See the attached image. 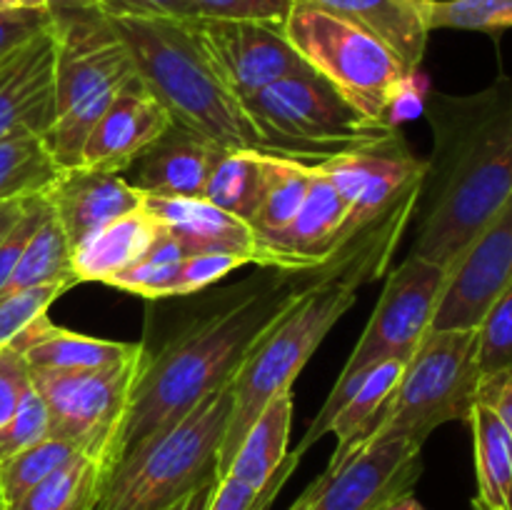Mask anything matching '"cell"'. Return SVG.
Listing matches in <instances>:
<instances>
[{
    "label": "cell",
    "instance_id": "6da1fadb",
    "mask_svg": "<svg viewBox=\"0 0 512 510\" xmlns=\"http://www.w3.org/2000/svg\"><path fill=\"white\" fill-rule=\"evenodd\" d=\"M425 160L410 253L453 265L512 195V78L470 95L430 93Z\"/></svg>",
    "mask_w": 512,
    "mask_h": 510
},
{
    "label": "cell",
    "instance_id": "7a4b0ae2",
    "mask_svg": "<svg viewBox=\"0 0 512 510\" xmlns=\"http://www.w3.org/2000/svg\"><path fill=\"white\" fill-rule=\"evenodd\" d=\"M420 188L405 195L393 210L345 240L333 258L315 268L288 313L250 350L233 380V413L218 455V478L228 470L245 430L265 405L293 390L295 378L353 308L358 290L388 273L400 238L413 223Z\"/></svg>",
    "mask_w": 512,
    "mask_h": 510
},
{
    "label": "cell",
    "instance_id": "3957f363",
    "mask_svg": "<svg viewBox=\"0 0 512 510\" xmlns=\"http://www.w3.org/2000/svg\"><path fill=\"white\" fill-rule=\"evenodd\" d=\"M310 273L278 270L275 278L245 285L238 298L190 323L155 353L145 348L115 460L235 380L250 350L303 293Z\"/></svg>",
    "mask_w": 512,
    "mask_h": 510
},
{
    "label": "cell",
    "instance_id": "277c9868",
    "mask_svg": "<svg viewBox=\"0 0 512 510\" xmlns=\"http://www.w3.org/2000/svg\"><path fill=\"white\" fill-rule=\"evenodd\" d=\"M110 18V15H108ZM150 93L173 123L223 148L265 153L238 95L205 50L193 18H110Z\"/></svg>",
    "mask_w": 512,
    "mask_h": 510
},
{
    "label": "cell",
    "instance_id": "5b68a950",
    "mask_svg": "<svg viewBox=\"0 0 512 510\" xmlns=\"http://www.w3.org/2000/svg\"><path fill=\"white\" fill-rule=\"evenodd\" d=\"M233 413V380L153 438L120 455L93 510H165L218 478V455Z\"/></svg>",
    "mask_w": 512,
    "mask_h": 510
},
{
    "label": "cell",
    "instance_id": "8992f818",
    "mask_svg": "<svg viewBox=\"0 0 512 510\" xmlns=\"http://www.w3.org/2000/svg\"><path fill=\"white\" fill-rule=\"evenodd\" d=\"M55 28L53 123L45 145L63 170L78 168L83 145L120 85L135 73L128 48L103 10H50Z\"/></svg>",
    "mask_w": 512,
    "mask_h": 510
},
{
    "label": "cell",
    "instance_id": "52a82bcc",
    "mask_svg": "<svg viewBox=\"0 0 512 510\" xmlns=\"http://www.w3.org/2000/svg\"><path fill=\"white\" fill-rule=\"evenodd\" d=\"M240 103L265 153L310 165L398 133L395 125L368 118L315 70L275 80Z\"/></svg>",
    "mask_w": 512,
    "mask_h": 510
},
{
    "label": "cell",
    "instance_id": "ba28073f",
    "mask_svg": "<svg viewBox=\"0 0 512 510\" xmlns=\"http://www.w3.org/2000/svg\"><path fill=\"white\" fill-rule=\"evenodd\" d=\"M450 268L423 255H405L403 263L388 275L378 305L360 335L358 345L350 353L348 363L340 370L333 390L325 398L323 408L310 423L308 433L303 435L295 453L303 458L323 435L330 433L335 413L340 405L353 395L355 378L365 370L375 368L385 360H400L408 363L430 333L433 315L443 298L445 283H448Z\"/></svg>",
    "mask_w": 512,
    "mask_h": 510
},
{
    "label": "cell",
    "instance_id": "9c48e42d",
    "mask_svg": "<svg viewBox=\"0 0 512 510\" xmlns=\"http://www.w3.org/2000/svg\"><path fill=\"white\" fill-rule=\"evenodd\" d=\"M478 390V330H430L405 363L363 445L380 438H408L425 445L440 425L468 420Z\"/></svg>",
    "mask_w": 512,
    "mask_h": 510
},
{
    "label": "cell",
    "instance_id": "30bf717a",
    "mask_svg": "<svg viewBox=\"0 0 512 510\" xmlns=\"http://www.w3.org/2000/svg\"><path fill=\"white\" fill-rule=\"evenodd\" d=\"M300 58L368 118L388 123L390 105L415 70L380 38L318 5L295 3L283 23Z\"/></svg>",
    "mask_w": 512,
    "mask_h": 510
},
{
    "label": "cell",
    "instance_id": "8fae6325",
    "mask_svg": "<svg viewBox=\"0 0 512 510\" xmlns=\"http://www.w3.org/2000/svg\"><path fill=\"white\" fill-rule=\"evenodd\" d=\"M145 350L123 365L83 373H30L50 415V435L113 468Z\"/></svg>",
    "mask_w": 512,
    "mask_h": 510
},
{
    "label": "cell",
    "instance_id": "7c38bea8",
    "mask_svg": "<svg viewBox=\"0 0 512 510\" xmlns=\"http://www.w3.org/2000/svg\"><path fill=\"white\" fill-rule=\"evenodd\" d=\"M423 475V445L408 438H380L328 465L290 510H380L415 495Z\"/></svg>",
    "mask_w": 512,
    "mask_h": 510
},
{
    "label": "cell",
    "instance_id": "4fadbf2b",
    "mask_svg": "<svg viewBox=\"0 0 512 510\" xmlns=\"http://www.w3.org/2000/svg\"><path fill=\"white\" fill-rule=\"evenodd\" d=\"M320 168L348 205L338 238V245H343L423 185L425 160L408 148L398 130L383 143L340 153L320 163Z\"/></svg>",
    "mask_w": 512,
    "mask_h": 510
},
{
    "label": "cell",
    "instance_id": "5bb4252c",
    "mask_svg": "<svg viewBox=\"0 0 512 510\" xmlns=\"http://www.w3.org/2000/svg\"><path fill=\"white\" fill-rule=\"evenodd\" d=\"M512 283V195L450 265L430 330L478 328L485 310Z\"/></svg>",
    "mask_w": 512,
    "mask_h": 510
},
{
    "label": "cell",
    "instance_id": "9a60e30c",
    "mask_svg": "<svg viewBox=\"0 0 512 510\" xmlns=\"http://www.w3.org/2000/svg\"><path fill=\"white\" fill-rule=\"evenodd\" d=\"M215 68L238 100L288 75L313 70L278 23L263 20L193 18Z\"/></svg>",
    "mask_w": 512,
    "mask_h": 510
},
{
    "label": "cell",
    "instance_id": "2e32d148",
    "mask_svg": "<svg viewBox=\"0 0 512 510\" xmlns=\"http://www.w3.org/2000/svg\"><path fill=\"white\" fill-rule=\"evenodd\" d=\"M143 205L148 213L178 240L185 255L225 253L238 255L248 265L300 273L288 258L265 243L248 220L218 208L205 198H160L145 195Z\"/></svg>",
    "mask_w": 512,
    "mask_h": 510
},
{
    "label": "cell",
    "instance_id": "e0dca14e",
    "mask_svg": "<svg viewBox=\"0 0 512 510\" xmlns=\"http://www.w3.org/2000/svg\"><path fill=\"white\" fill-rule=\"evenodd\" d=\"M173 125L165 105L138 73L130 75L83 145L78 168L123 175L125 168Z\"/></svg>",
    "mask_w": 512,
    "mask_h": 510
},
{
    "label": "cell",
    "instance_id": "ac0fdd59",
    "mask_svg": "<svg viewBox=\"0 0 512 510\" xmlns=\"http://www.w3.org/2000/svg\"><path fill=\"white\" fill-rule=\"evenodd\" d=\"M225 150L215 140L173 123L125 168L123 178L143 195L203 198L205 183Z\"/></svg>",
    "mask_w": 512,
    "mask_h": 510
},
{
    "label": "cell",
    "instance_id": "d6986e66",
    "mask_svg": "<svg viewBox=\"0 0 512 510\" xmlns=\"http://www.w3.org/2000/svg\"><path fill=\"white\" fill-rule=\"evenodd\" d=\"M53 95L55 28L50 23L0 70V140L20 133H48Z\"/></svg>",
    "mask_w": 512,
    "mask_h": 510
},
{
    "label": "cell",
    "instance_id": "ffe728a7",
    "mask_svg": "<svg viewBox=\"0 0 512 510\" xmlns=\"http://www.w3.org/2000/svg\"><path fill=\"white\" fill-rule=\"evenodd\" d=\"M45 200L63 225L70 248H75L103 225L130 210L143 208L145 195L118 173L70 168L55 180L53 188L45 193Z\"/></svg>",
    "mask_w": 512,
    "mask_h": 510
},
{
    "label": "cell",
    "instance_id": "44dd1931",
    "mask_svg": "<svg viewBox=\"0 0 512 510\" xmlns=\"http://www.w3.org/2000/svg\"><path fill=\"white\" fill-rule=\"evenodd\" d=\"M10 348L23 353L30 373H83L128 363L143 353L145 345L90 338L58 328L50 323L48 315H43Z\"/></svg>",
    "mask_w": 512,
    "mask_h": 510
},
{
    "label": "cell",
    "instance_id": "7402d4cb",
    "mask_svg": "<svg viewBox=\"0 0 512 510\" xmlns=\"http://www.w3.org/2000/svg\"><path fill=\"white\" fill-rule=\"evenodd\" d=\"M340 15L383 40L408 70H420L435 0H295Z\"/></svg>",
    "mask_w": 512,
    "mask_h": 510
},
{
    "label": "cell",
    "instance_id": "603a6c76",
    "mask_svg": "<svg viewBox=\"0 0 512 510\" xmlns=\"http://www.w3.org/2000/svg\"><path fill=\"white\" fill-rule=\"evenodd\" d=\"M345 215H348V205L340 198L338 188L325 175V170L315 165L298 215L288 225V230L275 240L273 248H278L295 265V270L320 268L340 248L338 238Z\"/></svg>",
    "mask_w": 512,
    "mask_h": 510
},
{
    "label": "cell",
    "instance_id": "cb8c5ba5",
    "mask_svg": "<svg viewBox=\"0 0 512 510\" xmlns=\"http://www.w3.org/2000/svg\"><path fill=\"white\" fill-rule=\"evenodd\" d=\"M160 233L163 225L148 213L145 205L120 215L75 245L70 253L75 280L108 285L115 275L143 258Z\"/></svg>",
    "mask_w": 512,
    "mask_h": 510
},
{
    "label": "cell",
    "instance_id": "d4e9b609",
    "mask_svg": "<svg viewBox=\"0 0 512 510\" xmlns=\"http://www.w3.org/2000/svg\"><path fill=\"white\" fill-rule=\"evenodd\" d=\"M290 423H293V390L278 395L263 408L255 423L245 430L228 470L220 478L263 488L288 458Z\"/></svg>",
    "mask_w": 512,
    "mask_h": 510
},
{
    "label": "cell",
    "instance_id": "484cf974",
    "mask_svg": "<svg viewBox=\"0 0 512 510\" xmlns=\"http://www.w3.org/2000/svg\"><path fill=\"white\" fill-rule=\"evenodd\" d=\"M403 368L405 363H400V360H385V363H378L375 368L365 370L355 378L358 383L353 385V395L340 405L333 423H330V433H335L338 445H335V453L328 465H338L340 460L353 455L363 445L380 408L398 385Z\"/></svg>",
    "mask_w": 512,
    "mask_h": 510
},
{
    "label": "cell",
    "instance_id": "4316f807",
    "mask_svg": "<svg viewBox=\"0 0 512 510\" xmlns=\"http://www.w3.org/2000/svg\"><path fill=\"white\" fill-rule=\"evenodd\" d=\"M473 430L475 475L478 495L475 498L493 510H512V438L505 425L495 418L488 405L475 400L468 420Z\"/></svg>",
    "mask_w": 512,
    "mask_h": 510
},
{
    "label": "cell",
    "instance_id": "83f0119b",
    "mask_svg": "<svg viewBox=\"0 0 512 510\" xmlns=\"http://www.w3.org/2000/svg\"><path fill=\"white\" fill-rule=\"evenodd\" d=\"M315 165L283 155H268V180L258 210L250 218L255 233L273 245L288 230L308 193ZM295 268V265H293Z\"/></svg>",
    "mask_w": 512,
    "mask_h": 510
},
{
    "label": "cell",
    "instance_id": "f1b7e54d",
    "mask_svg": "<svg viewBox=\"0 0 512 510\" xmlns=\"http://www.w3.org/2000/svg\"><path fill=\"white\" fill-rule=\"evenodd\" d=\"M268 155L250 148L225 150L205 183L203 198L250 223L268 180Z\"/></svg>",
    "mask_w": 512,
    "mask_h": 510
},
{
    "label": "cell",
    "instance_id": "f546056e",
    "mask_svg": "<svg viewBox=\"0 0 512 510\" xmlns=\"http://www.w3.org/2000/svg\"><path fill=\"white\" fill-rule=\"evenodd\" d=\"M60 175L63 168L48 150L43 135L20 133L0 140V205L45 195Z\"/></svg>",
    "mask_w": 512,
    "mask_h": 510
},
{
    "label": "cell",
    "instance_id": "4dcf8cb0",
    "mask_svg": "<svg viewBox=\"0 0 512 510\" xmlns=\"http://www.w3.org/2000/svg\"><path fill=\"white\" fill-rule=\"evenodd\" d=\"M70 253H73V248H70L63 225L55 218L53 210H48L25 243L8 290L35 288V285H68V288H73V285H78V280L73 275Z\"/></svg>",
    "mask_w": 512,
    "mask_h": 510
},
{
    "label": "cell",
    "instance_id": "1f68e13d",
    "mask_svg": "<svg viewBox=\"0 0 512 510\" xmlns=\"http://www.w3.org/2000/svg\"><path fill=\"white\" fill-rule=\"evenodd\" d=\"M108 468L93 455H78L35 485L10 510H93Z\"/></svg>",
    "mask_w": 512,
    "mask_h": 510
},
{
    "label": "cell",
    "instance_id": "d6a6232c",
    "mask_svg": "<svg viewBox=\"0 0 512 510\" xmlns=\"http://www.w3.org/2000/svg\"><path fill=\"white\" fill-rule=\"evenodd\" d=\"M78 455H85L78 445L48 435L40 443L3 460L0 463V495H3L5 510L13 508L25 493H30L35 485H40L45 478L65 468Z\"/></svg>",
    "mask_w": 512,
    "mask_h": 510
},
{
    "label": "cell",
    "instance_id": "836d02e7",
    "mask_svg": "<svg viewBox=\"0 0 512 510\" xmlns=\"http://www.w3.org/2000/svg\"><path fill=\"white\" fill-rule=\"evenodd\" d=\"M475 330L480 383L498 375H512V283L485 310Z\"/></svg>",
    "mask_w": 512,
    "mask_h": 510
},
{
    "label": "cell",
    "instance_id": "e575fe53",
    "mask_svg": "<svg viewBox=\"0 0 512 510\" xmlns=\"http://www.w3.org/2000/svg\"><path fill=\"white\" fill-rule=\"evenodd\" d=\"M430 28L500 33L512 28V0H435Z\"/></svg>",
    "mask_w": 512,
    "mask_h": 510
},
{
    "label": "cell",
    "instance_id": "d590c367",
    "mask_svg": "<svg viewBox=\"0 0 512 510\" xmlns=\"http://www.w3.org/2000/svg\"><path fill=\"white\" fill-rule=\"evenodd\" d=\"M68 290V285H35L0 295V350L10 348Z\"/></svg>",
    "mask_w": 512,
    "mask_h": 510
},
{
    "label": "cell",
    "instance_id": "8d00e7d4",
    "mask_svg": "<svg viewBox=\"0 0 512 510\" xmlns=\"http://www.w3.org/2000/svg\"><path fill=\"white\" fill-rule=\"evenodd\" d=\"M298 463L300 455L295 450L288 453V458L283 460V465L275 470L273 478L263 488H253V485L238 483L233 478H218L205 510H270L283 485L288 483L290 475L298 468Z\"/></svg>",
    "mask_w": 512,
    "mask_h": 510
},
{
    "label": "cell",
    "instance_id": "74e56055",
    "mask_svg": "<svg viewBox=\"0 0 512 510\" xmlns=\"http://www.w3.org/2000/svg\"><path fill=\"white\" fill-rule=\"evenodd\" d=\"M245 263L238 255L225 253H203V255H185L175 263L173 275L163 290V298H175V295H195L208 285L218 283L220 278L230 275L233 270L243 268Z\"/></svg>",
    "mask_w": 512,
    "mask_h": 510
},
{
    "label": "cell",
    "instance_id": "f35d334b",
    "mask_svg": "<svg viewBox=\"0 0 512 510\" xmlns=\"http://www.w3.org/2000/svg\"><path fill=\"white\" fill-rule=\"evenodd\" d=\"M50 435V415L45 408V400L40 398V393L33 388L25 393L23 403L18 405L13 415H10L8 423L0 425V463L13 455H18L20 450L30 448V445L40 443L43 438Z\"/></svg>",
    "mask_w": 512,
    "mask_h": 510
},
{
    "label": "cell",
    "instance_id": "ab89813d",
    "mask_svg": "<svg viewBox=\"0 0 512 510\" xmlns=\"http://www.w3.org/2000/svg\"><path fill=\"white\" fill-rule=\"evenodd\" d=\"M195 18L263 20L283 25L295 0H190Z\"/></svg>",
    "mask_w": 512,
    "mask_h": 510
},
{
    "label": "cell",
    "instance_id": "60d3db41",
    "mask_svg": "<svg viewBox=\"0 0 512 510\" xmlns=\"http://www.w3.org/2000/svg\"><path fill=\"white\" fill-rule=\"evenodd\" d=\"M50 23L53 15L48 10H0V70Z\"/></svg>",
    "mask_w": 512,
    "mask_h": 510
},
{
    "label": "cell",
    "instance_id": "b9f144b4",
    "mask_svg": "<svg viewBox=\"0 0 512 510\" xmlns=\"http://www.w3.org/2000/svg\"><path fill=\"white\" fill-rule=\"evenodd\" d=\"M50 210L45 195H35L25 205V213L20 215V220L15 223V228L5 235V240L0 243V295L8 290L10 280H13L15 268H18V260L23 255L25 243H28L30 235L35 233V228L40 225V220L45 218V213Z\"/></svg>",
    "mask_w": 512,
    "mask_h": 510
},
{
    "label": "cell",
    "instance_id": "7bdbcfd3",
    "mask_svg": "<svg viewBox=\"0 0 512 510\" xmlns=\"http://www.w3.org/2000/svg\"><path fill=\"white\" fill-rule=\"evenodd\" d=\"M30 388H33V375L23 353L15 348L0 350V425L8 423Z\"/></svg>",
    "mask_w": 512,
    "mask_h": 510
},
{
    "label": "cell",
    "instance_id": "ee69618b",
    "mask_svg": "<svg viewBox=\"0 0 512 510\" xmlns=\"http://www.w3.org/2000/svg\"><path fill=\"white\" fill-rule=\"evenodd\" d=\"M110 18H195L190 0H100Z\"/></svg>",
    "mask_w": 512,
    "mask_h": 510
},
{
    "label": "cell",
    "instance_id": "f6af8a7d",
    "mask_svg": "<svg viewBox=\"0 0 512 510\" xmlns=\"http://www.w3.org/2000/svg\"><path fill=\"white\" fill-rule=\"evenodd\" d=\"M478 403L488 405L512 438V375H498L480 383Z\"/></svg>",
    "mask_w": 512,
    "mask_h": 510
},
{
    "label": "cell",
    "instance_id": "bcb514c9",
    "mask_svg": "<svg viewBox=\"0 0 512 510\" xmlns=\"http://www.w3.org/2000/svg\"><path fill=\"white\" fill-rule=\"evenodd\" d=\"M215 483H218V478L210 480V483H205V485H200L198 490H193V493L185 495L183 500H178V503H173L170 508H165V510H205L208 508L210 495H213V490H215Z\"/></svg>",
    "mask_w": 512,
    "mask_h": 510
},
{
    "label": "cell",
    "instance_id": "7dc6e473",
    "mask_svg": "<svg viewBox=\"0 0 512 510\" xmlns=\"http://www.w3.org/2000/svg\"><path fill=\"white\" fill-rule=\"evenodd\" d=\"M30 198L23 200H8V203L0 205V243L5 240V235L15 228V223L20 220V215L25 213V205H28Z\"/></svg>",
    "mask_w": 512,
    "mask_h": 510
},
{
    "label": "cell",
    "instance_id": "c3c4849f",
    "mask_svg": "<svg viewBox=\"0 0 512 510\" xmlns=\"http://www.w3.org/2000/svg\"><path fill=\"white\" fill-rule=\"evenodd\" d=\"M50 10H100V0H50Z\"/></svg>",
    "mask_w": 512,
    "mask_h": 510
},
{
    "label": "cell",
    "instance_id": "681fc988",
    "mask_svg": "<svg viewBox=\"0 0 512 510\" xmlns=\"http://www.w3.org/2000/svg\"><path fill=\"white\" fill-rule=\"evenodd\" d=\"M380 510H428V508H425V505H420V500L415 498V495H408V498L395 500V503L385 505V508H380Z\"/></svg>",
    "mask_w": 512,
    "mask_h": 510
},
{
    "label": "cell",
    "instance_id": "f907efd6",
    "mask_svg": "<svg viewBox=\"0 0 512 510\" xmlns=\"http://www.w3.org/2000/svg\"><path fill=\"white\" fill-rule=\"evenodd\" d=\"M15 8H25V10H48L50 13V0H13Z\"/></svg>",
    "mask_w": 512,
    "mask_h": 510
},
{
    "label": "cell",
    "instance_id": "816d5d0a",
    "mask_svg": "<svg viewBox=\"0 0 512 510\" xmlns=\"http://www.w3.org/2000/svg\"><path fill=\"white\" fill-rule=\"evenodd\" d=\"M470 510H493V508H488V505L480 503L478 498H473V503H470Z\"/></svg>",
    "mask_w": 512,
    "mask_h": 510
},
{
    "label": "cell",
    "instance_id": "f5cc1de1",
    "mask_svg": "<svg viewBox=\"0 0 512 510\" xmlns=\"http://www.w3.org/2000/svg\"><path fill=\"white\" fill-rule=\"evenodd\" d=\"M15 3L13 0H0V10H13Z\"/></svg>",
    "mask_w": 512,
    "mask_h": 510
},
{
    "label": "cell",
    "instance_id": "db71d44e",
    "mask_svg": "<svg viewBox=\"0 0 512 510\" xmlns=\"http://www.w3.org/2000/svg\"><path fill=\"white\" fill-rule=\"evenodd\" d=\"M0 510H5V505H3V495H0Z\"/></svg>",
    "mask_w": 512,
    "mask_h": 510
}]
</instances>
